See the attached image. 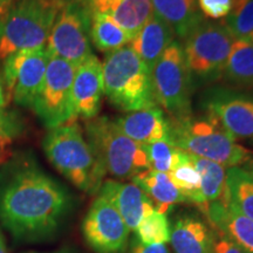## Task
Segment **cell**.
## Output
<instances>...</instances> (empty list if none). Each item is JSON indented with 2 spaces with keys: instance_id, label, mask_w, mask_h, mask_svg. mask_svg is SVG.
Returning <instances> with one entry per match:
<instances>
[{
  "instance_id": "1",
  "label": "cell",
  "mask_w": 253,
  "mask_h": 253,
  "mask_svg": "<svg viewBox=\"0 0 253 253\" xmlns=\"http://www.w3.org/2000/svg\"><path fill=\"white\" fill-rule=\"evenodd\" d=\"M71 209L67 189L33 158H17L0 172V223L17 242L50 239Z\"/></svg>"
},
{
  "instance_id": "2",
  "label": "cell",
  "mask_w": 253,
  "mask_h": 253,
  "mask_svg": "<svg viewBox=\"0 0 253 253\" xmlns=\"http://www.w3.org/2000/svg\"><path fill=\"white\" fill-rule=\"evenodd\" d=\"M42 149L49 163L75 188L88 195L99 194L106 169L77 120L48 129Z\"/></svg>"
},
{
  "instance_id": "3",
  "label": "cell",
  "mask_w": 253,
  "mask_h": 253,
  "mask_svg": "<svg viewBox=\"0 0 253 253\" xmlns=\"http://www.w3.org/2000/svg\"><path fill=\"white\" fill-rule=\"evenodd\" d=\"M168 120L170 142L183 151L212 161L226 169L244 167L253 158L252 151L240 145L210 114L189 113Z\"/></svg>"
},
{
  "instance_id": "4",
  "label": "cell",
  "mask_w": 253,
  "mask_h": 253,
  "mask_svg": "<svg viewBox=\"0 0 253 253\" xmlns=\"http://www.w3.org/2000/svg\"><path fill=\"white\" fill-rule=\"evenodd\" d=\"M103 93L126 113L157 107L151 72L128 45L106 54L102 62Z\"/></svg>"
},
{
  "instance_id": "5",
  "label": "cell",
  "mask_w": 253,
  "mask_h": 253,
  "mask_svg": "<svg viewBox=\"0 0 253 253\" xmlns=\"http://www.w3.org/2000/svg\"><path fill=\"white\" fill-rule=\"evenodd\" d=\"M63 0H15L0 18V60L43 48Z\"/></svg>"
},
{
  "instance_id": "6",
  "label": "cell",
  "mask_w": 253,
  "mask_h": 253,
  "mask_svg": "<svg viewBox=\"0 0 253 253\" xmlns=\"http://www.w3.org/2000/svg\"><path fill=\"white\" fill-rule=\"evenodd\" d=\"M84 135L93 148L106 172L116 179H132L149 169L144 145L129 138L119 128L115 120L96 116L87 120Z\"/></svg>"
},
{
  "instance_id": "7",
  "label": "cell",
  "mask_w": 253,
  "mask_h": 253,
  "mask_svg": "<svg viewBox=\"0 0 253 253\" xmlns=\"http://www.w3.org/2000/svg\"><path fill=\"white\" fill-rule=\"evenodd\" d=\"M233 41L223 23L207 19L185 38L183 53L195 88L223 78Z\"/></svg>"
},
{
  "instance_id": "8",
  "label": "cell",
  "mask_w": 253,
  "mask_h": 253,
  "mask_svg": "<svg viewBox=\"0 0 253 253\" xmlns=\"http://www.w3.org/2000/svg\"><path fill=\"white\" fill-rule=\"evenodd\" d=\"M155 99L171 118L191 113V96L195 90L186 67L182 43L173 40L151 71Z\"/></svg>"
},
{
  "instance_id": "9",
  "label": "cell",
  "mask_w": 253,
  "mask_h": 253,
  "mask_svg": "<svg viewBox=\"0 0 253 253\" xmlns=\"http://www.w3.org/2000/svg\"><path fill=\"white\" fill-rule=\"evenodd\" d=\"M90 12L82 0H63L50 31L46 49L49 56L78 67L93 55L89 38Z\"/></svg>"
},
{
  "instance_id": "10",
  "label": "cell",
  "mask_w": 253,
  "mask_h": 253,
  "mask_svg": "<svg viewBox=\"0 0 253 253\" xmlns=\"http://www.w3.org/2000/svg\"><path fill=\"white\" fill-rule=\"evenodd\" d=\"M75 69L77 67L66 60L49 56L43 84L32 106L47 129L77 120L72 96Z\"/></svg>"
},
{
  "instance_id": "11",
  "label": "cell",
  "mask_w": 253,
  "mask_h": 253,
  "mask_svg": "<svg viewBox=\"0 0 253 253\" xmlns=\"http://www.w3.org/2000/svg\"><path fill=\"white\" fill-rule=\"evenodd\" d=\"M49 55L46 47L20 50L2 60V81L6 100L32 108L46 75Z\"/></svg>"
},
{
  "instance_id": "12",
  "label": "cell",
  "mask_w": 253,
  "mask_h": 253,
  "mask_svg": "<svg viewBox=\"0 0 253 253\" xmlns=\"http://www.w3.org/2000/svg\"><path fill=\"white\" fill-rule=\"evenodd\" d=\"M199 104L233 138H253V97L232 88L213 86L202 93Z\"/></svg>"
},
{
  "instance_id": "13",
  "label": "cell",
  "mask_w": 253,
  "mask_h": 253,
  "mask_svg": "<svg viewBox=\"0 0 253 253\" xmlns=\"http://www.w3.org/2000/svg\"><path fill=\"white\" fill-rule=\"evenodd\" d=\"M82 236L95 253H126L130 230L116 209L97 195L82 220Z\"/></svg>"
},
{
  "instance_id": "14",
  "label": "cell",
  "mask_w": 253,
  "mask_h": 253,
  "mask_svg": "<svg viewBox=\"0 0 253 253\" xmlns=\"http://www.w3.org/2000/svg\"><path fill=\"white\" fill-rule=\"evenodd\" d=\"M102 62L93 54L75 69L72 96L75 118L87 120L99 115L103 97Z\"/></svg>"
},
{
  "instance_id": "15",
  "label": "cell",
  "mask_w": 253,
  "mask_h": 253,
  "mask_svg": "<svg viewBox=\"0 0 253 253\" xmlns=\"http://www.w3.org/2000/svg\"><path fill=\"white\" fill-rule=\"evenodd\" d=\"M109 202L122 217L128 229L132 232L142 219L155 211V207L145 192L135 183H125L115 179H106L99 194Z\"/></svg>"
},
{
  "instance_id": "16",
  "label": "cell",
  "mask_w": 253,
  "mask_h": 253,
  "mask_svg": "<svg viewBox=\"0 0 253 253\" xmlns=\"http://www.w3.org/2000/svg\"><path fill=\"white\" fill-rule=\"evenodd\" d=\"M207 214L212 229L219 231L244 253H253V220L229 202H214L208 205Z\"/></svg>"
},
{
  "instance_id": "17",
  "label": "cell",
  "mask_w": 253,
  "mask_h": 253,
  "mask_svg": "<svg viewBox=\"0 0 253 253\" xmlns=\"http://www.w3.org/2000/svg\"><path fill=\"white\" fill-rule=\"evenodd\" d=\"M91 12L113 19L131 40L153 13L151 0H82Z\"/></svg>"
},
{
  "instance_id": "18",
  "label": "cell",
  "mask_w": 253,
  "mask_h": 253,
  "mask_svg": "<svg viewBox=\"0 0 253 253\" xmlns=\"http://www.w3.org/2000/svg\"><path fill=\"white\" fill-rule=\"evenodd\" d=\"M115 122L129 138L140 144L170 141L169 120L158 106L128 113L116 119Z\"/></svg>"
},
{
  "instance_id": "19",
  "label": "cell",
  "mask_w": 253,
  "mask_h": 253,
  "mask_svg": "<svg viewBox=\"0 0 253 253\" xmlns=\"http://www.w3.org/2000/svg\"><path fill=\"white\" fill-rule=\"evenodd\" d=\"M176 34L169 24L154 12L147 19L137 34L129 41L128 46L134 50L151 72L158 59L171 45Z\"/></svg>"
},
{
  "instance_id": "20",
  "label": "cell",
  "mask_w": 253,
  "mask_h": 253,
  "mask_svg": "<svg viewBox=\"0 0 253 253\" xmlns=\"http://www.w3.org/2000/svg\"><path fill=\"white\" fill-rule=\"evenodd\" d=\"M214 230L198 217L183 214L173 220L170 242L173 253H212Z\"/></svg>"
},
{
  "instance_id": "21",
  "label": "cell",
  "mask_w": 253,
  "mask_h": 253,
  "mask_svg": "<svg viewBox=\"0 0 253 253\" xmlns=\"http://www.w3.org/2000/svg\"><path fill=\"white\" fill-rule=\"evenodd\" d=\"M153 202L155 210L167 214L176 204L186 203V199L172 182L169 173L147 169L131 179Z\"/></svg>"
},
{
  "instance_id": "22",
  "label": "cell",
  "mask_w": 253,
  "mask_h": 253,
  "mask_svg": "<svg viewBox=\"0 0 253 253\" xmlns=\"http://www.w3.org/2000/svg\"><path fill=\"white\" fill-rule=\"evenodd\" d=\"M153 12L169 24L176 37L184 40L205 20L197 0H151Z\"/></svg>"
},
{
  "instance_id": "23",
  "label": "cell",
  "mask_w": 253,
  "mask_h": 253,
  "mask_svg": "<svg viewBox=\"0 0 253 253\" xmlns=\"http://www.w3.org/2000/svg\"><path fill=\"white\" fill-rule=\"evenodd\" d=\"M223 78L232 86L253 89V42L235 39Z\"/></svg>"
},
{
  "instance_id": "24",
  "label": "cell",
  "mask_w": 253,
  "mask_h": 253,
  "mask_svg": "<svg viewBox=\"0 0 253 253\" xmlns=\"http://www.w3.org/2000/svg\"><path fill=\"white\" fill-rule=\"evenodd\" d=\"M190 155L192 163L201 176L202 194L207 205L214 202L227 203L226 197V171L225 167L210 160Z\"/></svg>"
},
{
  "instance_id": "25",
  "label": "cell",
  "mask_w": 253,
  "mask_h": 253,
  "mask_svg": "<svg viewBox=\"0 0 253 253\" xmlns=\"http://www.w3.org/2000/svg\"><path fill=\"white\" fill-rule=\"evenodd\" d=\"M89 12V38L91 45L106 54L128 45L130 41L128 36L113 19L97 12Z\"/></svg>"
},
{
  "instance_id": "26",
  "label": "cell",
  "mask_w": 253,
  "mask_h": 253,
  "mask_svg": "<svg viewBox=\"0 0 253 253\" xmlns=\"http://www.w3.org/2000/svg\"><path fill=\"white\" fill-rule=\"evenodd\" d=\"M227 202L253 220V176L244 168H229L226 171Z\"/></svg>"
},
{
  "instance_id": "27",
  "label": "cell",
  "mask_w": 253,
  "mask_h": 253,
  "mask_svg": "<svg viewBox=\"0 0 253 253\" xmlns=\"http://www.w3.org/2000/svg\"><path fill=\"white\" fill-rule=\"evenodd\" d=\"M172 182L179 189L186 199V203H191L199 208L202 212H205L208 205L202 194L201 176L196 169L189 153L183 151L181 160L169 173Z\"/></svg>"
},
{
  "instance_id": "28",
  "label": "cell",
  "mask_w": 253,
  "mask_h": 253,
  "mask_svg": "<svg viewBox=\"0 0 253 253\" xmlns=\"http://www.w3.org/2000/svg\"><path fill=\"white\" fill-rule=\"evenodd\" d=\"M221 23L235 39H251L253 36V0H232L229 14Z\"/></svg>"
},
{
  "instance_id": "29",
  "label": "cell",
  "mask_w": 253,
  "mask_h": 253,
  "mask_svg": "<svg viewBox=\"0 0 253 253\" xmlns=\"http://www.w3.org/2000/svg\"><path fill=\"white\" fill-rule=\"evenodd\" d=\"M171 225L167 214L153 211L136 227V238L144 244H167L170 242Z\"/></svg>"
},
{
  "instance_id": "30",
  "label": "cell",
  "mask_w": 253,
  "mask_h": 253,
  "mask_svg": "<svg viewBox=\"0 0 253 253\" xmlns=\"http://www.w3.org/2000/svg\"><path fill=\"white\" fill-rule=\"evenodd\" d=\"M149 169L155 171L170 173L181 160L183 150L173 145L170 141H158L145 144Z\"/></svg>"
},
{
  "instance_id": "31",
  "label": "cell",
  "mask_w": 253,
  "mask_h": 253,
  "mask_svg": "<svg viewBox=\"0 0 253 253\" xmlns=\"http://www.w3.org/2000/svg\"><path fill=\"white\" fill-rule=\"evenodd\" d=\"M201 13L211 20L224 19L229 14L232 0H197Z\"/></svg>"
},
{
  "instance_id": "32",
  "label": "cell",
  "mask_w": 253,
  "mask_h": 253,
  "mask_svg": "<svg viewBox=\"0 0 253 253\" xmlns=\"http://www.w3.org/2000/svg\"><path fill=\"white\" fill-rule=\"evenodd\" d=\"M214 230V229H213ZM212 253H244L219 231L214 230Z\"/></svg>"
},
{
  "instance_id": "33",
  "label": "cell",
  "mask_w": 253,
  "mask_h": 253,
  "mask_svg": "<svg viewBox=\"0 0 253 253\" xmlns=\"http://www.w3.org/2000/svg\"><path fill=\"white\" fill-rule=\"evenodd\" d=\"M19 132L17 120L12 118L11 114L6 113L5 108L0 109V134H5L14 138Z\"/></svg>"
},
{
  "instance_id": "34",
  "label": "cell",
  "mask_w": 253,
  "mask_h": 253,
  "mask_svg": "<svg viewBox=\"0 0 253 253\" xmlns=\"http://www.w3.org/2000/svg\"><path fill=\"white\" fill-rule=\"evenodd\" d=\"M130 253H170L166 244H144L135 238L132 240Z\"/></svg>"
},
{
  "instance_id": "35",
  "label": "cell",
  "mask_w": 253,
  "mask_h": 253,
  "mask_svg": "<svg viewBox=\"0 0 253 253\" xmlns=\"http://www.w3.org/2000/svg\"><path fill=\"white\" fill-rule=\"evenodd\" d=\"M12 140H13V137H11V136L0 134V166L9 156V147H11Z\"/></svg>"
},
{
  "instance_id": "36",
  "label": "cell",
  "mask_w": 253,
  "mask_h": 253,
  "mask_svg": "<svg viewBox=\"0 0 253 253\" xmlns=\"http://www.w3.org/2000/svg\"><path fill=\"white\" fill-rule=\"evenodd\" d=\"M6 103H7V100H6L4 81H2L1 68H0V109H4L6 107Z\"/></svg>"
},
{
  "instance_id": "37",
  "label": "cell",
  "mask_w": 253,
  "mask_h": 253,
  "mask_svg": "<svg viewBox=\"0 0 253 253\" xmlns=\"http://www.w3.org/2000/svg\"><path fill=\"white\" fill-rule=\"evenodd\" d=\"M26 253H79L78 250L73 249V248H69V246H65V248H61V249H58V250H54V251H50V252H26Z\"/></svg>"
},
{
  "instance_id": "38",
  "label": "cell",
  "mask_w": 253,
  "mask_h": 253,
  "mask_svg": "<svg viewBox=\"0 0 253 253\" xmlns=\"http://www.w3.org/2000/svg\"><path fill=\"white\" fill-rule=\"evenodd\" d=\"M14 1L15 0H0V18L2 17V14H4L9 7H11V5L13 4Z\"/></svg>"
},
{
  "instance_id": "39",
  "label": "cell",
  "mask_w": 253,
  "mask_h": 253,
  "mask_svg": "<svg viewBox=\"0 0 253 253\" xmlns=\"http://www.w3.org/2000/svg\"><path fill=\"white\" fill-rule=\"evenodd\" d=\"M0 253H9L7 248H6V242L4 235L1 232V229H0Z\"/></svg>"
},
{
  "instance_id": "40",
  "label": "cell",
  "mask_w": 253,
  "mask_h": 253,
  "mask_svg": "<svg viewBox=\"0 0 253 253\" xmlns=\"http://www.w3.org/2000/svg\"><path fill=\"white\" fill-rule=\"evenodd\" d=\"M242 168H244V169L246 170V171H249L250 173H251V175L253 176V158L251 161H250V162H248L245 164L244 167H242Z\"/></svg>"
},
{
  "instance_id": "41",
  "label": "cell",
  "mask_w": 253,
  "mask_h": 253,
  "mask_svg": "<svg viewBox=\"0 0 253 253\" xmlns=\"http://www.w3.org/2000/svg\"><path fill=\"white\" fill-rule=\"evenodd\" d=\"M250 40H251V41H252V42H253V36L251 37V39H250Z\"/></svg>"
}]
</instances>
